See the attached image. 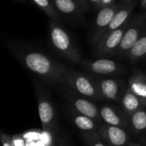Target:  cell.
Listing matches in <instances>:
<instances>
[{
	"label": "cell",
	"instance_id": "obj_4",
	"mask_svg": "<svg viewBox=\"0 0 146 146\" xmlns=\"http://www.w3.org/2000/svg\"><path fill=\"white\" fill-rule=\"evenodd\" d=\"M38 110L42 127L45 132L56 131L58 127V117L56 109L46 90L36 82Z\"/></svg>",
	"mask_w": 146,
	"mask_h": 146
},
{
	"label": "cell",
	"instance_id": "obj_23",
	"mask_svg": "<svg viewBox=\"0 0 146 146\" xmlns=\"http://www.w3.org/2000/svg\"><path fill=\"white\" fill-rule=\"evenodd\" d=\"M115 0H101L100 4L98 6V9H102V8H105V7H110L115 4Z\"/></svg>",
	"mask_w": 146,
	"mask_h": 146
},
{
	"label": "cell",
	"instance_id": "obj_31",
	"mask_svg": "<svg viewBox=\"0 0 146 146\" xmlns=\"http://www.w3.org/2000/svg\"><path fill=\"white\" fill-rule=\"evenodd\" d=\"M123 1H124V0H123Z\"/></svg>",
	"mask_w": 146,
	"mask_h": 146
},
{
	"label": "cell",
	"instance_id": "obj_24",
	"mask_svg": "<svg viewBox=\"0 0 146 146\" xmlns=\"http://www.w3.org/2000/svg\"><path fill=\"white\" fill-rule=\"evenodd\" d=\"M81 8H82V9L83 10H85V9H88V4H89V3H88V0H74Z\"/></svg>",
	"mask_w": 146,
	"mask_h": 146
},
{
	"label": "cell",
	"instance_id": "obj_15",
	"mask_svg": "<svg viewBox=\"0 0 146 146\" xmlns=\"http://www.w3.org/2000/svg\"><path fill=\"white\" fill-rule=\"evenodd\" d=\"M127 88L144 102L146 107V74L140 71L134 72L128 79Z\"/></svg>",
	"mask_w": 146,
	"mask_h": 146
},
{
	"label": "cell",
	"instance_id": "obj_18",
	"mask_svg": "<svg viewBox=\"0 0 146 146\" xmlns=\"http://www.w3.org/2000/svg\"><path fill=\"white\" fill-rule=\"evenodd\" d=\"M73 121L76 127L81 130L84 133H92V132H98V129L100 125H98L95 121L92 119L80 115L79 113L74 114L72 117Z\"/></svg>",
	"mask_w": 146,
	"mask_h": 146
},
{
	"label": "cell",
	"instance_id": "obj_8",
	"mask_svg": "<svg viewBox=\"0 0 146 146\" xmlns=\"http://www.w3.org/2000/svg\"><path fill=\"white\" fill-rule=\"evenodd\" d=\"M100 138L110 146H128L130 136L125 128L102 123L98 132Z\"/></svg>",
	"mask_w": 146,
	"mask_h": 146
},
{
	"label": "cell",
	"instance_id": "obj_13",
	"mask_svg": "<svg viewBox=\"0 0 146 146\" xmlns=\"http://www.w3.org/2000/svg\"><path fill=\"white\" fill-rule=\"evenodd\" d=\"M136 3H137V1H133V2H129V3L124 2V3L121 7V9L116 12V14L111 20L110 23L105 29V31L102 36V38L104 36L110 34L111 32L122 27L125 23H127L131 19V15L136 6Z\"/></svg>",
	"mask_w": 146,
	"mask_h": 146
},
{
	"label": "cell",
	"instance_id": "obj_17",
	"mask_svg": "<svg viewBox=\"0 0 146 146\" xmlns=\"http://www.w3.org/2000/svg\"><path fill=\"white\" fill-rule=\"evenodd\" d=\"M146 57V31L139 38L128 52L127 58L133 62H137Z\"/></svg>",
	"mask_w": 146,
	"mask_h": 146
},
{
	"label": "cell",
	"instance_id": "obj_14",
	"mask_svg": "<svg viewBox=\"0 0 146 146\" xmlns=\"http://www.w3.org/2000/svg\"><path fill=\"white\" fill-rule=\"evenodd\" d=\"M120 104L123 112H125L128 116L145 107L144 102L128 88H127Z\"/></svg>",
	"mask_w": 146,
	"mask_h": 146
},
{
	"label": "cell",
	"instance_id": "obj_5",
	"mask_svg": "<svg viewBox=\"0 0 146 146\" xmlns=\"http://www.w3.org/2000/svg\"><path fill=\"white\" fill-rule=\"evenodd\" d=\"M146 31V12H142L131 18L130 24L116 51L117 56L127 57L128 52Z\"/></svg>",
	"mask_w": 146,
	"mask_h": 146
},
{
	"label": "cell",
	"instance_id": "obj_3",
	"mask_svg": "<svg viewBox=\"0 0 146 146\" xmlns=\"http://www.w3.org/2000/svg\"><path fill=\"white\" fill-rule=\"evenodd\" d=\"M62 83L74 92L87 98L94 100L103 99L97 80L83 73L68 69L63 76Z\"/></svg>",
	"mask_w": 146,
	"mask_h": 146
},
{
	"label": "cell",
	"instance_id": "obj_2",
	"mask_svg": "<svg viewBox=\"0 0 146 146\" xmlns=\"http://www.w3.org/2000/svg\"><path fill=\"white\" fill-rule=\"evenodd\" d=\"M49 35L53 48L61 56L73 63L81 62L82 58L79 49L73 42L70 35L57 21L53 20L50 21Z\"/></svg>",
	"mask_w": 146,
	"mask_h": 146
},
{
	"label": "cell",
	"instance_id": "obj_16",
	"mask_svg": "<svg viewBox=\"0 0 146 146\" xmlns=\"http://www.w3.org/2000/svg\"><path fill=\"white\" fill-rule=\"evenodd\" d=\"M128 128L134 134L146 133V109H142L128 116Z\"/></svg>",
	"mask_w": 146,
	"mask_h": 146
},
{
	"label": "cell",
	"instance_id": "obj_30",
	"mask_svg": "<svg viewBox=\"0 0 146 146\" xmlns=\"http://www.w3.org/2000/svg\"><path fill=\"white\" fill-rule=\"evenodd\" d=\"M145 146H146V145H145Z\"/></svg>",
	"mask_w": 146,
	"mask_h": 146
},
{
	"label": "cell",
	"instance_id": "obj_10",
	"mask_svg": "<svg viewBox=\"0 0 146 146\" xmlns=\"http://www.w3.org/2000/svg\"><path fill=\"white\" fill-rule=\"evenodd\" d=\"M80 64L88 72L98 75H110L124 72V68L121 64L110 59L82 60Z\"/></svg>",
	"mask_w": 146,
	"mask_h": 146
},
{
	"label": "cell",
	"instance_id": "obj_9",
	"mask_svg": "<svg viewBox=\"0 0 146 146\" xmlns=\"http://www.w3.org/2000/svg\"><path fill=\"white\" fill-rule=\"evenodd\" d=\"M121 6L122 4L117 3L99 9V12L98 13V15L94 22L92 34V42L94 45H96L101 40L105 29L107 28L111 20Z\"/></svg>",
	"mask_w": 146,
	"mask_h": 146
},
{
	"label": "cell",
	"instance_id": "obj_7",
	"mask_svg": "<svg viewBox=\"0 0 146 146\" xmlns=\"http://www.w3.org/2000/svg\"><path fill=\"white\" fill-rule=\"evenodd\" d=\"M131 19L125 23L120 28L111 32L110 34L104 36L95 46H96V54L98 56H114L116 54V51L121 43V40L124 37V34L130 24Z\"/></svg>",
	"mask_w": 146,
	"mask_h": 146
},
{
	"label": "cell",
	"instance_id": "obj_25",
	"mask_svg": "<svg viewBox=\"0 0 146 146\" xmlns=\"http://www.w3.org/2000/svg\"><path fill=\"white\" fill-rule=\"evenodd\" d=\"M101 0H88V3L94 8V9H98V6L100 4Z\"/></svg>",
	"mask_w": 146,
	"mask_h": 146
},
{
	"label": "cell",
	"instance_id": "obj_22",
	"mask_svg": "<svg viewBox=\"0 0 146 146\" xmlns=\"http://www.w3.org/2000/svg\"><path fill=\"white\" fill-rule=\"evenodd\" d=\"M1 142H2L3 146H15L14 142L12 141L11 138L4 134L3 133H1Z\"/></svg>",
	"mask_w": 146,
	"mask_h": 146
},
{
	"label": "cell",
	"instance_id": "obj_26",
	"mask_svg": "<svg viewBox=\"0 0 146 146\" xmlns=\"http://www.w3.org/2000/svg\"><path fill=\"white\" fill-rule=\"evenodd\" d=\"M141 3V7L146 10V0H139Z\"/></svg>",
	"mask_w": 146,
	"mask_h": 146
},
{
	"label": "cell",
	"instance_id": "obj_20",
	"mask_svg": "<svg viewBox=\"0 0 146 146\" xmlns=\"http://www.w3.org/2000/svg\"><path fill=\"white\" fill-rule=\"evenodd\" d=\"M40 9H42L51 20L58 21V10L50 0H32Z\"/></svg>",
	"mask_w": 146,
	"mask_h": 146
},
{
	"label": "cell",
	"instance_id": "obj_12",
	"mask_svg": "<svg viewBox=\"0 0 146 146\" xmlns=\"http://www.w3.org/2000/svg\"><path fill=\"white\" fill-rule=\"evenodd\" d=\"M99 113L102 121L105 124L122 128L128 127V115L117 108L105 104L99 108Z\"/></svg>",
	"mask_w": 146,
	"mask_h": 146
},
{
	"label": "cell",
	"instance_id": "obj_28",
	"mask_svg": "<svg viewBox=\"0 0 146 146\" xmlns=\"http://www.w3.org/2000/svg\"><path fill=\"white\" fill-rule=\"evenodd\" d=\"M128 146H143V145H139V144H137V143H131V144H130Z\"/></svg>",
	"mask_w": 146,
	"mask_h": 146
},
{
	"label": "cell",
	"instance_id": "obj_19",
	"mask_svg": "<svg viewBox=\"0 0 146 146\" xmlns=\"http://www.w3.org/2000/svg\"><path fill=\"white\" fill-rule=\"evenodd\" d=\"M56 9L66 15H75L83 10L82 8L74 0H50Z\"/></svg>",
	"mask_w": 146,
	"mask_h": 146
},
{
	"label": "cell",
	"instance_id": "obj_1",
	"mask_svg": "<svg viewBox=\"0 0 146 146\" xmlns=\"http://www.w3.org/2000/svg\"><path fill=\"white\" fill-rule=\"evenodd\" d=\"M11 50L20 62L31 72L50 84L62 83L68 68L44 53L23 45L12 44Z\"/></svg>",
	"mask_w": 146,
	"mask_h": 146
},
{
	"label": "cell",
	"instance_id": "obj_21",
	"mask_svg": "<svg viewBox=\"0 0 146 146\" xmlns=\"http://www.w3.org/2000/svg\"><path fill=\"white\" fill-rule=\"evenodd\" d=\"M83 137L87 146H110L100 138L97 132L84 133Z\"/></svg>",
	"mask_w": 146,
	"mask_h": 146
},
{
	"label": "cell",
	"instance_id": "obj_27",
	"mask_svg": "<svg viewBox=\"0 0 146 146\" xmlns=\"http://www.w3.org/2000/svg\"><path fill=\"white\" fill-rule=\"evenodd\" d=\"M58 146H67V145L65 144V142L63 141V140H62V139L59 140V142H58Z\"/></svg>",
	"mask_w": 146,
	"mask_h": 146
},
{
	"label": "cell",
	"instance_id": "obj_11",
	"mask_svg": "<svg viewBox=\"0 0 146 146\" xmlns=\"http://www.w3.org/2000/svg\"><path fill=\"white\" fill-rule=\"evenodd\" d=\"M102 98L115 102H120L127 88L121 80L118 79H98L97 80Z\"/></svg>",
	"mask_w": 146,
	"mask_h": 146
},
{
	"label": "cell",
	"instance_id": "obj_29",
	"mask_svg": "<svg viewBox=\"0 0 146 146\" xmlns=\"http://www.w3.org/2000/svg\"><path fill=\"white\" fill-rule=\"evenodd\" d=\"M133 1H138V0H124L125 3H129V2H133Z\"/></svg>",
	"mask_w": 146,
	"mask_h": 146
},
{
	"label": "cell",
	"instance_id": "obj_6",
	"mask_svg": "<svg viewBox=\"0 0 146 146\" xmlns=\"http://www.w3.org/2000/svg\"><path fill=\"white\" fill-rule=\"evenodd\" d=\"M63 92L65 98L69 102L71 107L74 111H76V113L92 119L98 125L102 124L101 122H103V121L100 116L99 109H98L93 103H92L89 99L83 98V96L78 94L73 90L65 89Z\"/></svg>",
	"mask_w": 146,
	"mask_h": 146
}]
</instances>
